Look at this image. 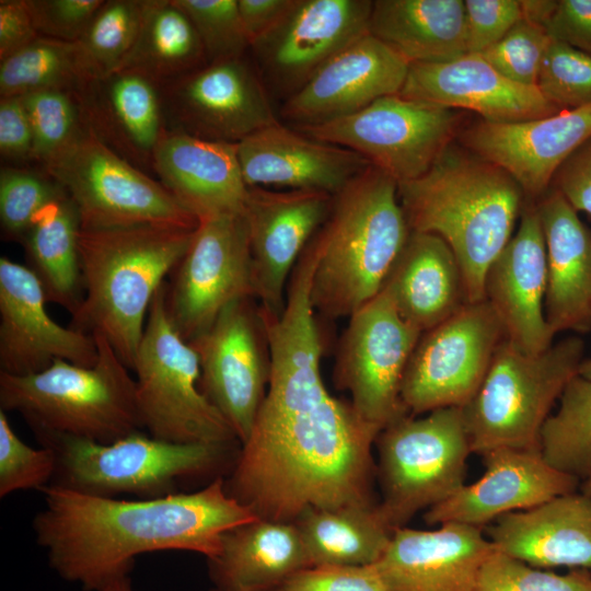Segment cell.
Returning a JSON list of instances; mask_svg holds the SVG:
<instances>
[{"instance_id": "cell-12", "label": "cell", "mask_w": 591, "mask_h": 591, "mask_svg": "<svg viewBox=\"0 0 591 591\" xmlns=\"http://www.w3.org/2000/svg\"><path fill=\"white\" fill-rule=\"evenodd\" d=\"M459 120L452 108L395 94L351 115L297 129L358 153L401 183L424 175L432 166L451 144Z\"/></svg>"}, {"instance_id": "cell-60", "label": "cell", "mask_w": 591, "mask_h": 591, "mask_svg": "<svg viewBox=\"0 0 591 591\" xmlns=\"http://www.w3.org/2000/svg\"><path fill=\"white\" fill-rule=\"evenodd\" d=\"M209 591H230V590H225V589H220V588L213 587V588L210 589Z\"/></svg>"}, {"instance_id": "cell-36", "label": "cell", "mask_w": 591, "mask_h": 591, "mask_svg": "<svg viewBox=\"0 0 591 591\" xmlns=\"http://www.w3.org/2000/svg\"><path fill=\"white\" fill-rule=\"evenodd\" d=\"M81 222L68 194L47 206L23 237L27 267L40 281L47 301L72 314L82 294L79 256Z\"/></svg>"}, {"instance_id": "cell-11", "label": "cell", "mask_w": 591, "mask_h": 591, "mask_svg": "<svg viewBox=\"0 0 591 591\" xmlns=\"http://www.w3.org/2000/svg\"><path fill=\"white\" fill-rule=\"evenodd\" d=\"M43 170L76 205L82 230L198 227V218L170 190L112 150L89 127Z\"/></svg>"}, {"instance_id": "cell-37", "label": "cell", "mask_w": 591, "mask_h": 591, "mask_svg": "<svg viewBox=\"0 0 591 591\" xmlns=\"http://www.w3.org/2000/svg\"><path fill=\"white\" fill-rule=\"evenodd\" d=\"M206 63L194 25L173 0H144L138 37L117 71H135L162 88Z\"/></svg>"}, {"instance_id": "cell-48", "label": "cell", "mask_w": 591, "mask_h": 591, "mask_svg": "<svg viewBox=\"0 0 591 591\" xmlns=\"http://www.w3.org/2000/svg\"><path fill=\"white\" fill-rule=\"evenodd\" d=\"M103 0H26L39 36L78 42Z\"/></svg>"}, {"instance_id": "cell-8", "label": "cell", "mask_w": 591, "mask_h": 591, "mask_svg": "<svg viewBox=\"0 0 591 591\" xmlns=\"http://www.w3.org/2000/svg\"><path fill=\"white\" fill-rule=\"evenodd\" d=\"M37 438L56 454L50 485L102 497L179 493L175 489L179 482L215 471L233 445L171 442L142 430L109 443L67 436Z\"/></svg>"}, {"instance_id": "cell-16", "label": "cell", "mask_w": 591, "mask_h": 591, "mask_svg": "<svg viewBox=\"0 0 591 591\" xmlns=\"http://www.w3.org/2000/svg\"><path fill=\"white\" fill-rule=\"evenodd\" d=\"M252 299L230 303L189 343L199 358L200 391L230 424L241 444L252 431L270 374L267 338Z\"/></svg>"}, {"instance_id": "cell-13", "label": "cell", "mask_w": 591, "mask_h": 591, "mask_svg": "<svg viewBox=\"0 0 591 591\" xmlns=\"http://www.w3.org/2000/svg\"><path fill=\"white\" fill-rule=\"evenodd\" d=\"M505 339L503 327L486 300L467 302L424 332L402 381L401 399L408 413L467 404Z\"/></svg>"}, {"instance_id": "cell-45", "label": "cell", "mask_w": 591, "mask_h": 591, "mask_svg": "<svg viewBox=\"0 0 591 591\" xmlns=\"http://www.w3.org/2000/svg\"><path fill=\"white\" fill-rule=\"evenodd\" d=\"M536 86L559 109L590 105L591 56L551 37Z\"/></svg>"}, {"instance_id": "cell-57", "label": "cell", "mask_w": 591, "mask_h": 591, "mask_svg": "<svg viewBox=\"0 0 591 591\" xmlns=\"http://www.w3.org/2000/svg\"><path fill=\"white\" fill-rule=\"evenodd\" d=\"M100 591H132L129 576L112 581Z\"/></svg>"}, {"instance_id": "cell-40", "label": "cell", "mask_w": 591, "mask_h": 591, "mask_svg": "<svg viewBox=\"0 0 591 591\" xmlns=\"http://www.w3.org/2000/svg\"><path fill=\"white\" fill-rule=\"evenodd\" d=\"M144 11V0H108L77 42L89 80L116 72L132 49Z\"/></svg>"}, {"instance_id": "cell-47", "label": "cell", "mask_w": 591, "mask_h": 591, "mask_svg": "<svg viewBox=\"0 0 591 591\" xmlns=\"http://www.w3.org/2000/svg\"><path fill=\"white\" fill-rule=\"evenodd\" d=\"M549 42L544 27L522 19L501 40L478 55L509 80L536 86Z\"/></svg>"}, {"instance_id": "cell-43", "label": "cell", "mask_w": 591, "mask_h": 591, "mask_svg": "<svg viewBox=\"0 0 591 591\" xmlns=\"http://www.w3.org/2000/svg\"><path fill=\"white\" fill-rule=\"evenodd\" d=\"M476 591H591V572L558 575L495 549L479 570Z\"/></svg>"}, {"instance_id": "cell-50", "label": "cell", "mask_w": 591, "mask_h": 591, "mask_svg": "<svg viewBox=\"0 0 591 591\" xmlns=\"http://www.w3.org/2000/svg\"><path fill=\"white\" fill-rule=\"evenodd\" d=\"M468 54H480L501 40L522 20L518 0H465Z\"/></svg>"}, {"instance_id": "cell-25", "label": "cell", "mask_w": 591, "mask_h": 591, "mask_svg": "<svg viewBox=\"0 0 591 591\" xmlns=\"http://www.w3.org/2000/svg\"><path fill=\"white\" fill-rule=\"evenodd\" d=\"M398 95L473 111L482 120L495 124L542 118L563 111L548 102L537 86L513 82L480 55L468 53L444 62L412 63Z\"/></svg>"}, {"instance_id": "cell-15", "label": "cell", "mask_w": 591, "mask_h": 591, "mask_svg": "<svg viewBox=\"0 0 591 591\" xmlns=\"http://www.w3.org/2000/svg\"><path fill=\"white\" fill-rule=\"evenodd\" d=\"M166 285L171 323L188 343L230 303L254 298L246 222L241 213L199 220L193 241Z\"/></svg>"}, {"instance_id": "cell-10", "label": "cell", "mask_w": 591, "mask_h": 591, "mask_svg": "<svg viewBox=\"0 0 591 591\" xmlns=\"http://www.w3.org/2000/svg\"><path fill=\"white\" fill-rule=\"evenodd\" d=\"M375 445L378 509L393 531L460 489L473 453L461 407L406 414L380 431Z\"/></svg>"}, {"instance_id": "cell-34", "label": "cell", "mask_w": 591, "mask_h": 591, "mask_svg": "<svg viewBox=\"0 0 591 591\" xmlns=\"http://www.w3.org/2000/svg\"><path fill=\"white\" fill-rule=\"evenodd\" d=\"M462 0H375L369 34L412 63H433L467 54Z\"/></svg>"}, {"instance_id": "cell-4", "label": "cell", "mask_w": 591, "mask_h": 591, "mask_svg": "<svg viewBox=\"0 0 591 591\" xmlns=\"http://www.w3.org/2000/svg\"><path fill=\"white\" fill-rule=\"evenodd\" d=\"M196 229L141 224L80 230L84 294L70 327L103 336L131 370L151 302Z\"/></svg>"}, {"instance_id": "cell-39", "label": "cell", "mask_w": 591, "mask_h": 591, "mask_svg": "<svg viewBox=\"0 0 591 591\" xmlns=\"http://www.w3.org/2000/svg\"><path fill=\"white\" fill-rule=\"evenodd\" d=\"M86 81L77 42L39 36L0 62L1 97L43 90L77 92Z\"/></svg>"}, {"instance_id": "cell-22", "label": "cell", "mask_w": 591, "mask_h": 591, "mask_svg": "<svg viewBox=\"0 0 591 591\" xmlns=\"http://www.w3.org/2000/svg\"><path fill=\"white\" fill-rule=\"evenodd\" d=\"M485 472L425 511L429 525L460 523L483 528L499 517L575 493L580 480L551 466L540 450L498 448L482 455Z\"/></svg>"}, {"instance_id": "cell-18", "label": "cell", "mask_w": 591, "mask_h": 591, "mask_svg": "<svg viewBox=\"0 0 591 591\" xmlns=\"http://www.w3.org/2000/svg\"><path fill=\"white\" fill-rule=\"evenodd\" d=\"M334 195L317 190L248 187L243 208L254 298L259 309L280 315L287 281L304 250L326 221Z\"/></svg>"}, {"instance_id": "cell-56", "label": "cell", "mask_w": 591, "mask_h": 591, "mask_svg": "<svg viewBox=\"0 0 591 591\" xmlns=\"http://www.w3.org/2000/svg\"><path fill=\"white\" fill-rule=\"evenodd\" d=\"M558 0H521L522 19L545 28Z\"/></svg>"}, {"instance_id": "cell-55", "label": "cell", "mask_w": 591, "mask_h": 591, "mask_svg": "<svg viewBox=\"0 0 591 591\" xmlns=\"http://www.w3.org/2000/svg\"><path fill=\"white\" fill-rule=\"evenodd\" d=\"M294 0H237L250 47L285 16Z\"/></svg>"}, {"instance_id": "cell-46", "label": "cell", "mask_w": 591, "mask_h": 591, "mask_svg": "<svg viewBox=\"0 0 591 591\" xmlns=\"http://www.w3.org/2000/svg\"><path fill=\"white\" fill-rule=\"evenodd\" d=\"M56 454L42 445L32 448L12 429L5 412L0 409V497L50 485L56 472Z\"/></svg>"}, {"instance_id": "cell-49", "label": "cell", "mask_w": 591, "mask_h": 591, "mask_svg": "<svg viewBox=\"0 0 591 591\" xmlns=\"http://www.w3.org/2000/svg\"><path fill=\"white\" fill-rule=\"evenodd\" d=\"M273 591H386V588L374 564L326 565L304 568Z\"/></svg>"}, {"instance_id": "cell-26", "label": "cell", "mask_w": 591, "mask_h": 591, "mask_svg": "<svg viewBox=\"0 0 591 591\" xmlns=\"http://www.w3.org/2000/svg\"><path fill=\"white\" fill-rule=\"evenodd\" d=\"M495 551L482 528L444 523L434 530L398 528L374 564L386 591H476Z\"/></svg>"}, {"instance_id": "cell-59", "label": "cell", "mask_w": 591, "mask_h": 591, "mask_svg": "<svg viewBox=\"0 0 591 591\" xmlns=\"http://www.w3.org/2000/svg\"><path fill=\"white\" fill-rule=\"evenodd\" d=\"M580 489L584 495L591 496V477L581 484Z\"/></svg>"}, {"instance_id": "cell-5", "label": "cell", "mask_w": 591, "mask_h": 591, "mask_svg": "<svg viewBox=\"0 0 591 591\" xmlns=\"http://www.w3.org/2000/svg\"><path fill=\"white\" fill-rule=\"evenodd\" d=\"M410 233L397 183L370 165L333 197L313 236L310 298L315 312L350 316L374 298Z\"/></svg>"}, {"instance_id": "cell-23", "label": "cell", "mask_w": 591, "mask_h": 591, "mask_svg": "<svg viewBox=\"0 0 591 591\" xmlns=\"http://www.w3.org/2000/svg\"><path fill=\"white\" fill-rule=\"evenodd\" d=\"M409 62L387 45L366 34L344 48L296 93L282 115L298 127L324 124L401 92Z\"/></svg>"}, {"instance_id": "cell-14", "label": "cell", "mask_w": 591, "mask_h": 591, "mask_svg": "<svg viewBox=\"0 0 591 591\" xmlns=\"http://www.w3.org/2000/svg\"><path fill=\"white\" fill-rule=\"evenodd\" d=\"M421 332L381 291L349 316L335 363V384L350 394L363 421L379 431L409 414L401 387Z\"/></svg>"}, {"instance_id": "cell-9", "label": "cell", "mask_w": 591, "mask_h": 591, "mask_svg": "<svg viewBox=\"0 0 591 591\" xmlns=\"http://www.w3.org/2000/svg\"><path fill=\"white\" fill-rule=\"evenodd\" d=\"M165 293L164 282L151 302L131 368L142 427L165 441L232 445L239 439L200 391L198 355L171 323Z\"/></svg>"}, {"instance_id": "cell-33", "label": "cell", "mask_w": 591, "mask_h": 591, "mask_svg": "<svg viewBox=\"0 0 591 591\" xmlns=\"http://www.w3.org/2000/svg\"><path fill=\"white\" fill-rule=\"evenodd\" d=\"M207 561L215 587L230 591H273L311 567L293 522L259 518L225 532L219 554Z\"/></svg>"}, {"instance_id": "cell-30", "label": "cell", "mask_w": 591, "mask_h": 591, "mask_svg": "<svg viewBox=\"0 0 591 591\" xmlns=\"http://www.w3.org/2000/svg\"><path fill=\"white\" fill-rule=\"evenodd\" d=\"M547 263L545 317L555 334L591 329V230L554 188L535 201Z\"/></svg>"}, {"instance_id": "cell-6", "label": "cell", "mask_w": 591, "mask_h": 591, "mask_svg": "<svg viewBox=\"0 0 591 591\" xmlns=\"http://www.w3.org/2000/svg\"><path fill=\"white\" fill-rule=\"evenodd\" d=\"M99 359L83 367L57 359L27 375L0 372V407L20 414L37 437L109 443L142 430L136 381L109 343L93 335Z\"/></svg>"}, {"instance_id": "cell-3", "label": "cell", "mask_w": 591, "mask_h": 591, "mask_svg": "<svg viewBox=\"0 0 591 591\" xmlns=\"http://www.w3.org/2000/svg\"><path fill=\"white\" fill-rule=\"evenodd\" d=\"M410 231L440 236L461 266L467 301L485 300L489 265L512 236L526 198L502 169L450 144L421 176L397 183Z\"/></svg>"}, {"instance_id": "cell-31", "label": "cell", "mask_w": 591, "mask_h": 591, "mask_svg": "<svg viewBox=\"0 0 591 591\" xmlns=\"http://www.w3.org/2000/svg\"><path fill=\"white\" fill-rule=\"evenodd\" d=\"M76 94L86 126L105 144L139 169L152 166L165 128L161 88L155 82L119 70L86 81Z\"/></svg>"}, {"instance_id": "cell-51", "label": "cell", "mask_w": 591, "mask_h": 591, "mask_svg": "<svg viewBox=\"0 0 591 591\" xmlns=\"http://www.w3.org/2000/svg\"><path fill=\"white\" fill-rule=\"evenodd\" d=\"M0 152L7 160L34 161L32 128L21 96L0 100Z\"/></svg>"}, {"instance_id": "cell-32", "label": "cell", "mask_w": 591, "mask_h": 591, "mask_svg": "<svg viewBox=\"0 0 591 591\" xmlns=\"http://www.w3.org/2000/svg\"><path fill=\"white\" fill-rule=\"evenodd\" d=\"M382 289L402 317L421 333L468 302L454 253L440 236L426 232L410 231Z\"/></svg>"}, {"instance_id": "cell-29", "label": "cell", "mask_w": 591, "mask_h": 591, "mask_svg": "<svg viewBox=\"0 0 591 591\" xmlns=\"http://www.w3.org/2000/svg\"><path fill=\"white\" fill-rule=\"evenodd\" d=\"M486 528L495 549L533 567L591 572V496L570 493L496 519Z\"/></svg>"}, {"instance_id": "cell-53", "label": "cell", "mask_w": 591, "mask_h": 591, "mask_svg": "<svg viewBox=\"0 0 591 591\" xmlns=\"http://www.w3.org/2000/svg\"><path fill=\"white\" fill-rule=\"evenodd\" d=\"M548 35L591 56V0H558Z\"/></svg>"}, {"instance_id": "cell-41", "label": "cell", "mask_w": 591, "mask_h": 591, "mask_svg": "<svg viewBox=\"0 0 591 591\" xmlns=\"http://www.w3.org/2000/svg\"><path fill=\"white\" fill-rule=\"evenodd\" d=\"M22 97L33 135V160L43 167L88 127L74 91L43 90Z\"/></svg>"}, {"instance_id": "cell-27", "label": "cell", "mask_w": 591, "mask_h": 591, "mask_svg": "<svg viewBox=\"0 0 591 591\" xmlns=\"http://www.w3.org/2000/svg\"><path fill=\"white\" fill-rule=\"evenodd\" d=\"M237 144L247 187H286L336 195L370 166L358 153L276 121Z\"/></svg>"}, {"instance_id": "cell-21", "label": "cell", "mask_w": 591, "mask_h": 591, "mask_svg": "<svg viewBox=\"0 0 591 591\" xmlns=\"http://www.w3.org/2000/svg\"><path fill=\"white\" fill-rule=\"evenodd\" d=\"M591 137V104L518 123L479 120L461 135L464 147L507 172L526 200L540 199L559 166Z\"/></svg>"}, {"instance_id": "cell-17", "label": "cell", "mask_w": 591, "mask_h": 591, "mask_svg": "<svg viewBox=\"0 0 591 591\" xmlns=\"http://www.w3.org/2000/svg\"><path fill=\"white\" fill-rule=\"evenodd\" d=\"M164 126L237 143L277 120L267 92L241 58L207 62L161 88Z\"/></svg>"}, {"instance_id": "cell-1", "label": "cell", "mask_w": 591, "mask_h": 591, "mask_svg": "<svg viewBox=\"0 0 591 591\" xmlns=\"http://www.w3.org/2000/svg\"><path fill=\"white\" fill-rule=\"evenodd\" d=\"M269 382L252 431L235 457L228 494L259 519L294 522L310 508L372 506L380 431L321 374L323 344L310 281L289 285L279 316L260 312Z\"/></svg>"}, {"instance_id": "cell-38", "label": "cell", "mask_w": 591, "mask_h": 591, "mask_svg": "<svg viewBox=\"0 0 591 591\" xmlns=\"http://www.w3.org/2000/svg\"><path fill=\"white\" fill-rule=\"evenodd\" d=\"M559 401L541 430L540 452L557 471L584 482L591 477V380L577 374Z\"/></svg>"}, {"instance_id": "cell-19", "label": "cell", "mask_w": 591, "mask_h": 591, "mask_svg": "<svg viewBox=\"0 0 591 591\" xmlns=\"http://www.w3.org/2000/svg\"><path fill=\"white\" fill-rule=\"evenodd\" d=\"M371 0H294L251 45L264 77L288 97L329 59L369 34Z\"/></svg>"}, {"instance_id": "cell-35", "label": "cell", "mask_w": 591, "mask_h": 591, "mask_svg": "<svg viewBox=\"0 0 591 591\" xmlns=\"http://www.w3.org/2000/svg\"><path fill=\"white\" fill-rule=\"evenodd\" d=\"M312 566L375 564L387 548L393 530L372 506L310 508L293 522Z\"/></svg>"}, {"instance_id": "cell-24", "label": "cell", "mask_w": 591, "mask_h": 591, "mask_svg": "<svg viewBox=\"0 0 591 591\" xmlns=\"http://www.w3.org/2000/svg\"><path fill=\"white\" fill-rule=\"evenodd\" d=\"M547 263L535 201L526 200L519 227L489 265L485 300L499 318L506 339L526 354L544 351L556 335L545 317Z\"/></svg>"}, {"instance_id": "cell-52", "label": "cell", "mask_w": 591, "mask_h": 591, "mask_svg": "<svg viewBox=\"0 0 591 591\" xmlns=\"http://www.w3.org/2000/svg\"><path fill=\"white\" fill-rule=\"evenodd\" d=\"M552 183L576 211L591 216V137L559 166Z\"/></svg>"}, {"instance_id": "cell-54", "label": "cell", "mask_w": 591, "mask_h": 591, "mask_svg": "<svg viewBox=\"0 0 591 591\" xmlns=\"http://www.w3.org/2000/svg\"><path fill=\"white\" fill-rule=\"evenodd\" d=\"M38 37L26 0L0 1V61Z\"/></svg>"}, {"instance_id": "cell-42", "label": "cell", "mask_w": 591, "mask_h": 591, "mask_svg": "<svg viewBox=\"0 0 591 591\" xmlns=\"http://www.w3.org/2000/svg\"><path fill=\"white\" fill-rule=\"evenodd\" d=\"M66 190L46 172L5 166L0 172V222L7 240L22 242L36 217Z\"/></svg>"}, {"instance_id": "cell-20", "label": "cell", "mask_w": 591, "mask_h": 591, "mask_svg": "<svg viewBox=\"0 0 591 591\" xmlns=\"http://www.w3.org/2000/svg\"><path fill=\"white\" fill-rule=\"evenodd\" d=\"M47 298L25 265L0 257V372L27 375L55 360L92 367L99 359L93 335L63 327L46 311Z\"/></svg>"}, {"instance_id": "cell-58", "label": "cell", "mask_w": 591, "mask_h": 591, "mask_svg": "<svg viewBox=\"0 0 591 591\" xmlns=\"http://www.w3.org/2000/svg\"><path fill=\"white\" fill-rule=\"evenodd\" d=\"M578 374L591 380V358L581 362Z\"/></svg>"}, {"instance_id": "cell-28", "label": "cell", "mask_w": 591, "mask_h": 591, "mask_svg": "<svg viewBox=\"0 0 591 591\" xmlns=\"http://www.w3.org/2000/svg\"><path fill=\"white\" fill-rule=\"evenodd\" d=\"M152 169L160 183L198 220L243 212L248 187L236 143L164 128L153 151Z\"/></svg>"}, {"instance_id": "cell-7", "label": "cell", "mask_w": 591, "mask_h": 591, "mask_svg": "<svg viewBox=\"0 0 591 591\" xmlns=\"http://www.w3.org/2000/svg\"><path fill=\"white\" fill-rule=\"evenodd\" d=\"M584 343L566 337L537 354L505 339L474 396L462 409L472 452L498 448L540 450V433L583 361Z\"/></svg>"}, {"instance_id": "cell-44", "label": "cell", "mask_w": 591, "mask_h": 591, "mask_svg": "<svg viewBox=\"0 0 591 591\" xmlns=\"http://www.w3.org/2000/svg\"><path fill=\"white\" fill-rule=\"evenodd\" d=\"M194 25L207 62L241 58L250 43L237 0H173Z\"/></svg>"}, {"instance_id": "cell-2", "label": "cell", "mask_w": 591, "mask_h": 591, "mask_svg": "<svg viewBox=\"0 0 591 591\" xmlns=\"http://www.w3.org/2000/svg\"><path fill=\"white\" fill-rule=\"evenodd\" d=\"M40 491L44 507L33 520L36 542L50 567L85 591L127 577L141 554L185 551L212 559L225 532L258 519L228 494L221 476L193 493L136 500L56 485Z\"/></svg>"}]
</instances>
